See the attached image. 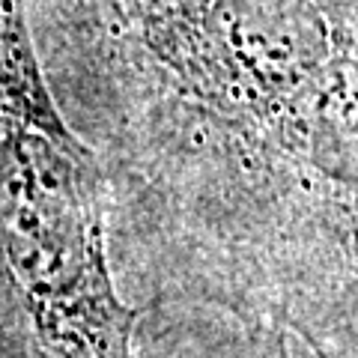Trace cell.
Wrapping results in <instances>:
<instances>
[{
  "label": "cell",
  "mask_w": 358,
  "mask_h": 358,
  "mask_svg": "<svg viewBox=\"0 0 358 358\" xmlns=\"http://www.w3.org/2000/svg\"><path fill=\"white\" fill-rule=\"evenodd\" d=\"M110 233L176 296L358 358V0H27Z\"/></svg>",
  "instance_id": "cell-1"
},
{
  "label": "cell",
  "mask_w": 358,
  "mask_h": 358,
  "mask_svg": "<svg viewBox=\"0 0 358 358\" xmlns=\"http://www.w3.org/2000/svg\"><path fill=\"white\" fill-rule=\"evenodd\" d=\"M120 296L102 162L45 75L27 0H0V352L138 358Z\"/></svg>",
  "instance_id": "cell-2"
},
{
  "label": "cell",
  "mask_w": 358,
  "mask_h": 358,
  "mask_svg": "<svg viewBox=\"0 0 358 358\" xmlns=\"http://www.w3.org/2000/svg\"><path fill=\"white\" fill-rule=\"evenodd\" d=\"M239 343L230 358H289L287 329L272 320H239Z\"/></svg>",
  "instance_id": "cell-3"
}]
</instances>
